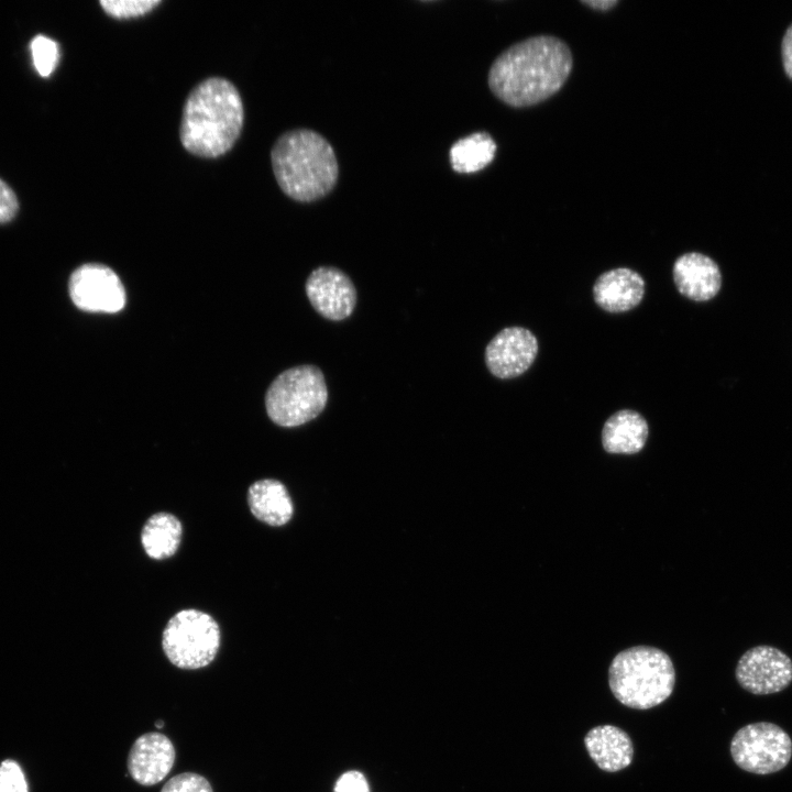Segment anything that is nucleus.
<instances>
[{
  "label": "nucleus",
  "mask_w": 792,
  "mask_h": 792,
  "mask_svg": "<svg viewBox=\"0 0 792 792\" xmlns=\"http://www.w3.org/2000/svg\"><path fill=\"white\" fill-rule=\"evenodd\" d=\"M573 66L568 45L552 35H536L502 52L488 72V87L504 103L529 107L560 90Z\"/></svg>",
  "instance_id": "nucleus-1"
},
{
  "label": "nucleus",
  "mask_w": 792,
  "mask_h": 792,
  "mask_svg": "<svg viewBox=\"0 0 792 792\" xmlns=\"http://www.w3.org/2000/svg\"><path fill=\"white\" fill-rule=\"evenodd\" d=\"M243 119V103L235 86L224 78H207L190 91L184 105L180 142L196 156H221L237 142Z\"/></svg>",
  "instance_id": "nucleus-2"
},
{
  "label": "nucleus",
  "mask_w": 792,
  "mask_h": 792,
  "mask_svg": "<svg viewBox=\"0 0 792 792\" xmlns=\"http://www.w3.org/2000/svg\"><path fill=\"white\" fill-rule=\"evenodd\" d=\"M271 162L279 188L296 201L321 199L338 182L334 150L314 130L296 129L282 134L272 147Z\"/></svg>",
  "instance_id": "nucleus-3"
},
{
  "label": "nucleus",
  "mask_w": 792,
  "mask_h": 792,
  "mask_svg": "<svg viewBox=\"0 0 792 792\" xmlns=\"http://www.w3.org/2000/svg\"><path fill=\"white\" fill-rule=\"evenodd\" d=\"M608 683L618 702L635 710H649L673 692L675 670L662 650L637 646L620 651L608 669Z\"/></svg>",
  "instance_id": "nucleus-4"
},
{
  "label": "nucleus",
  "mask_w": 792,
  "mask_h": 792,
  "mask_svg": "<svg viewBox=\"0 0 792 792\" xmlns=\"http://www.w3.org/2000/svg\"><path fill=\"white\" fill-rule=\"evenodd\" d=\"M328 389L319 367L300 365L282 372L270 385L265 406L270 419L297 427L315 419L326 407Z\"/></svg>",
  "instance_id": "nucleus-5"
},
{
  "label": "nucleus",
  "mask_w": 792,
  "mask_h": 792,
  "mask_svg": "<svg viewBox=\"0 0 792 792\" xmlns=\"http://www.w3.org/2000/svg\"><path fill=\"white\" fill-rule=\"evenodd\" d=\"M220 640V628L212 616L187 608L168 620L162 636V648L174 666L194 670L215 660Z\"/></svg>",
  "instance_id": "nucleus-6"
},
{
  "label": "nucleus",
  "mask_w": 792,
  "mask_h": 792,
  "mask_svg": "<svg viewBox=\"0 0 792 792\" xmlns=\"http://www.w3.org/2000/svg\"><path fill=\"white\" fill-rule=\"evenodd\" d=\"M730 755L740 769L755 774H770L782 770L790 762L792 739L773 723H751L733 736Z\"/></svg>",
  "instance_id": "nucleus-7"
},
{
  "label": "nucleus",
  "mask_w": 792,
  "mask_h": 792,
  "mask_svg": "<svg viewBox=\"0 0 792 792\" xmlns=\"http://www.w3.org/2000/svg\"><path fill=\"white\" fill-rule=\"evenodd\" d=\"M735 675L739 685L751 694L779 693L792 682V660L776 647L756 646L739 658Z\"/></svg>",
  "instance_id": "nucleus-8"
},
{
  "label": "nucleus",
  "mask_w": 792,
  "mask_h": 792,
  "mask_svg": "<svg viewBox=\"0 0 792 792\" xmlns=\"http://www.w3.org/2000/svg\"><path fill=\"white\" fill-rule=\"evenodd\" d=\"M73 302L89 312L114 314L125 305L124 287L118 275L102 264H85L69 278Z\"/></svg>",
  "instance_id": "nucleus-9"
},
{
  "label": "nucleus",
  "mask_w": 792,
  "mask_h": 792,
  "mask_svg": "<svg viewBox=\"0 0 792 792\" xmlns=\"http://www.w3.org/2000/svg\"><path fill=\"white\" fill-rule=\"evenodd\" d=\"M538 350V340L529 329L508 327L495 334L486 345L485 364L497 378H514L532 365Z\"/></svg>",
  "instance_id": "nucleus-10"
},
{
  "label": "nucleus",
  "mask_w": 792,
  "mask_h": 792,
  "mask_svg": "<svg viewBox=\"0 0 792 792\" xmlns=\"http://www.w3.org/2000/svg\"><path fill=\"white\" fill-rule=\"evenodd\" d=\"M306 294L315 310L333 321L348 318L356 304L352 280L345 273L331 266H320L310 273Z\"/></svg>",
  "instance_id": "nucleus-11"
},
{
  "label": "nucleus",
  "mask_w": 792,
  "mask_h": 792,
  "mask_svg": "<svg viewBox=\"0 0 792 792\" xmlns=\"http://www.w3.org/2000/svg\"><path fill=\"white\" fill-rule=\"evenodd\" d=\"M175 757L174 745L164 734L146 733L130 749L129 774L141 785H154L170 772Z\"/></svg>",
  "instance_id": "nucleus-12"
},
{
  "label": "nucleus",
  "mask_w": 792,
  "mask_h": 792,
  "mask_svg": "<svg viewBox=\"0 0 792 792\" xmlns=\"http://www.w3.org/2000/svg\"><path fill=\"white\" fill-rule=\"evenodd\" d=\"M678 292L694 301L713 299L722 287V272L710 256L689 252L679 256L672 268Z\"/></svg>",
  "instance_id": "nucleus-13"
},
{
  "label": "nucleus",
  "mask_w": 792,
  "mask_h": 792,
  "mask_svg": "<svg viewBox=\"0 0 792 792\" xmlns=\"http://www.w3.org/2000/svg\"><path fill=\"white\" fill-rule=\"evenodd\" d=\"M645 279L636 271L617 267L602 273L593 285L595 304L610 314L636 308L645 296Z\"/></svg>",
  "instance_id": "nucleus-14"
},
{
  "label": "nucleus",
  "mask_w": 792,
  "mask_h": 792,
  "mask_svg": "<svg viewBox=\"0 0 792 792\" xmlns=\"http://www.w3.org/2000/svg\"><path fill=\"white\" fill-rule=\"evenodd\" d=\"M584 745L592 760L604 771H619L632 761V741L628 734L619 727L596 726L585 735Z\"/></svg>",
  "instance_id": "nucleus-15"
},
{
  "label": "nucleus",
  "mask_w": 792,
  "mask_h": 792,
  "mask_svg": "<svg viewBox=\"0 0 792 792\" xmlns=\"http://www.w3.org/2000/svg\"><path fill=\"white\" fill-rule=\"evenodd\" d=\"M649 435L648 422L638 411L622 409L614 413L602 429V444L613 454H635L642 450Z\"/></svg>",
  "instance_id": "nucleus-16"
},
{
  "label": "nucleus",
  "mask_w": 792,
  "mask_h": 792,
  "mask_svg": "<svg viewBox=\"0 0 792 792\" xmlns=\"http://www.w3.org/2000/svg\"><path fill=\"white\" fill-rule=\"evenodd\" d=\"M251 513L268 526L280 527L293 516L292 498L283 483L264 479L251 484L248 491Z\"/></svg>",
  "instance_id": "nucleus-17"
},
{
  "label": "nucleus",
  "mask_w": 792,
  "mask_h": 792,
  "mask_svg": "<svg viewBox=\"0 0 792 792\" xmlns=\"http://www.w3.org/2000/svg\"><path fill=\"white\" fill-rule=\"evenodd\" d=\"M183 535L179 519L170 513L158 512L143 526L141 542L146 554L154 560H164L176 553Z\"/></svg>",
  "instance_id": "nucleus-18"
},
{
  "label": "nucleus",
  "mask_w": 792,
  "mask_h": 792,
  "mask_svg": "<svg viewBox=\"0 0 792 792\" xmlns=\"http://www.w3.org/2000/svg\"><path fill=\"white\" fill-rule=\"evenodd\" d=\"M496 153V143L486 132H474L455 141L450 148L453 170L462 174L475 173L486 167Z\"/></svg>",
  "instance_id": "nucleus-19"
},
{
  "label": "nucleus",
  "mask_w": 792,
  "mask_h": 792,
  "mask_svg": "<svg viewBox=\"0 0 792 792\" xmlns=\"http://www.w3.org/2000/svg\"><path fill=\"white\" fill-rule=\"evenodd\" d=\"M30 48L36 72L42 77L50 76L59 59L57 43L47 36L37 35L32 40Z\"/></svg>",
  "instance_id": "nucleus-20"
},
{
  "label": "nucleus",
  "mask_w": 792,
  "mask_h": 792,
  "mask_svg": "<svg viewBox=\"0 0 792 792\" xmlns=\"http://www.w3.org/2000/svg\"><path fill=\"white\" fill-rule=\"evenodd\" d=\"M161 0H101L103 11L116 19L141 16L152 11Z\"/></svg>",
  "instance_id": "nucleus-21"
},
{
  "label": "nucleus",
  "mask_w": 792,
  "mask_h": 792,
  "mask_svg": "<svg viewBox=\"0 0 792 792\" xmlns=\"http://www.w3.org/2000/svg\"><path fill=\"white\" fill-rule=\"evenodd\" d=\"M0 792H29L25 774L13 759L0 763Z\"/></svg>",
  "instance_id": "nucleus-22"
},
{
  "label": "nucleus",
  "mask_w": 792,
  "mask_h": 792,
  "mask_svg": "<svg viewBox=\"0 0 792 792\" xmlns=\"http://www.w3.org/2000/svg\"><path fill=\"white\" fill-rule=\"evenodd\" d=\"M161 792H213L209 781L194 772L179 773L170 778Z\"/></svg>",
  "instance_id": "nucleus-23"
},
{
  "label": "nucleus",
  "mask_w": 792,
  "mask_h": 792,
  "mask_svg": "<svg viewBox=\"0 0 792 792\" xmlns=\"http://www.w3.org/2000/svg\"><path fill=\"white\" fill-rule=\"evenodd\" d=\"M334 792H370V787L362 772L350 770L338 778Z\"/></svg>",
  "instance_id": "nucleus-24"
},
{
  "label": "nucleus",
  "mask_w": 792,
  "mask_h": 792,
  "mask_svg": "<svg viewBox=\"0 0 792 792\" xmlns=\"http://www.w3.org/2000/svg\"><path fill=\"white\" fill-rule=\"evenodd\" d=\"M18 209L19 204L14 191L0 179V223L12 220Z\"/></svg>",
  "instance_id": "nucleus-25"
},
{
  "label": "nucleus",
  "mask_w": 792,
  "mask_h": 792,
  "mask_svg": "<svg viewBox=\"0 0 792 792\" xmlns=\"http://www.w3.org/2000/svg\"><path fill=\"white\" fill-rule=\"evenodd\" d=\"M781 56L785 75L792 80V23L788 26L782 37Z\"/></svg>",
  "instance_id": "nucleus-26"
},
{
  "label": "nucleus",
  "mask_w": 792,
  "mask_h": 792,
  "mask_svg": "<svg viewBox=\"0 0 792 792\" xmlns=\"http://www.w3.org/2000/svg\"><path fill=\"white\" fill-rule=\"evenodd\" d=\"M583 3L590 6L593 9L596 10H608L612 7L616 6L618 1L614 0H595V1H583Z\"/></svg>",
  "instance_id": "nucleus-27"
},
{
  "label": "nucleus",
  "mask_w": 792,
  "mask_h": 792,
  "mask_svg": "<svg viewBox=\"0 0 792 792\" xmlns=\"http://www.w3.org/2000/svg\"><path fill=\"white\" fill-rule=\"evenodd\" d=\"M163 726H164V722H163V721H157V722L155 723V727L158 728V729L163 728Z\"/></svg>",
  "instance_id": "nucleus-28"
}]
</instances>
